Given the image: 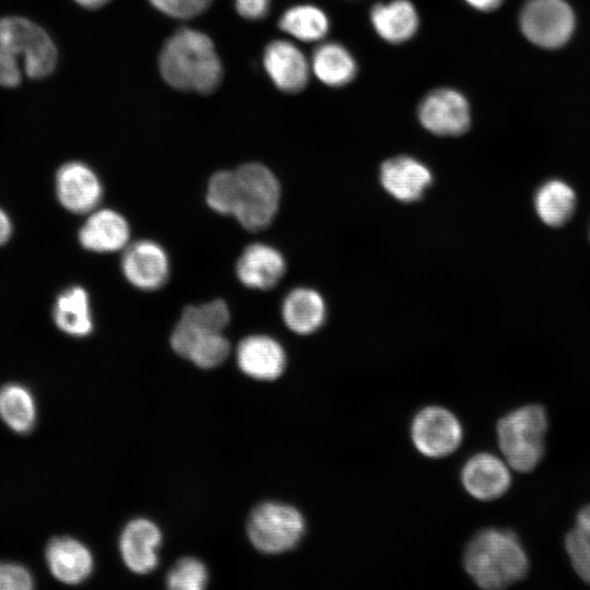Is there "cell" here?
I'll return each instance as SVG.
<instances>
[{
    "instance_id": "obj_15",
    "label": "cell",
    "mask_w": 590,
    "mask_h": 590,
    "mask_svg": "<svg viewBox=\"0 0 590 590\" xmlns=\"http://www.w3.org/2000/svg\"><path fill=\"white\" fill-rule=\"evenodd\" d=\"M161 541V531L152 521L143 518L130 521L119 541L123 563L137 574L152 571L158 563L157 550Z\"/></svg>"
},
{
    "instance_id": "obj_7",
    "label": "cell",
    "mask_w": 590,
    "mask_h": 590,
    "mask_svg": "<svg viewBox=\"0 0 590 590\" xmlns=\"http://www.w3.org/2000/svg\"><path fill=\"white\" fill-rule=\"evenodd\" d=\"M519 24L529 42L545 49H556L570 39L576 19L565 0H529L520 11Z\"/></svg>"
},
{
    "instance_id": "obj_3",
    "label": "cell",
    "mask_w": 590,
    "mask_h": 590,
    "mask_svg": "<svg viewBox=\"0 0 590 590\" xmlns=\"http://www.w3.org/2000/svg\"><path fill=\"white\" fill-rule=\"evenodd\" d=\"M56 62V46L40 26L20 16L0 20V85H17L21 67L30 78H44L52 72Z\"/></svg>"
},
{
    "instance_id": "obj_10",
    "label": "cell",
    "mask_w": 590,
    "mask_h": 590,
    "mask_svg": "<svg viewBox=\"0 0 590 590\" xmlns=\"http://www.w3.org/2000/svg\"><path fill=\"white\" fill-rule=\"evenodd\" d=\"M170 344L174 351L201 368H212L223 363L229 354V342L221 331H215L180 318Z\"/></svg>"
},
{
    "instance_id": "obj_19",
    "label": "cell",
    "mask_w": 590,
    "mask_h": 590,
    "mask_svg": "<svg viewBox=\"0 0 590 590\" xmlns=\"http://www.w3.org/2000/svg\"><path fill=\"white\" fill-rule=\"evenodd\" d=\"M285 262L282 255L264 244H252L240 255L236 273L243 284L252 288L268 290L283 276Z\"/></svg>"
},
{
    "instance_id": "obj_34",
    "label": "cell",
    "mask_w": 590,
    "mask_h": 590,
    "mask_svg": "<svg viewBox=\"0 0 590 590\" xmlns=\"http://www.w3.org/2000/svg\"><path fill=\"white\" fill-rule=\"evenodd\" d=\"M271 0H235L238 14L247 20L256 21L264 17Z\"/></svg>"
},
{
    "instance_id": "obj_37",
    "label": "cell",
    "mask_w": 590,
    "mask_h": 590,
    "mask_svg": "<svg viewBox=\"0 0 590 590\" xmlns=\"http://www.w3.org/2000/svg\"><path fill=\"white\" fill-rule=\"evenodd\" d=\"M80 5L87 9H97L106 4L109 0H74Z\"/></svg>"
},
{
    "instance_id": "obj_27",
    "label": "cell",
    "mask_w": 590,
    "mask_h": 590,
    "mask_svg": "<svg viewBox=\"0 0 590 590\" xmlns=\"http://www.w3.org/2000/svg\"><path fill=\"white\" fill-rule=\"evenodd\" d=\"M536 213L550 226L567 223L574 214L576 197L573 189L560 180L545 182L535 194Z\"/></svg>"
},
{
    "instance_id": "obj_18",
    "label": "cell",
    "mask_w": 590,
    "mask_h": 590,
    "mask_svg": "<svg viewBox=\"0 0 590 590\" xmlns=\"http://www.w3.org/2000/svg\"><path fill=\"white\" fill-rule=\"evenodd\" d=\"M46 560L50 573L61 582L76 585L84 581L93 570V557L80 541L55 538L46 547Z\"/></svg>"
},
{
    "instance_id": "obj_14",
    "label": "cell",
    "mask_w": 590,
    "mask_h": 590,
    "mask_svg": "<svg viewBox=\"0 0 590 590\" xmlns=\"http://www.w3.org/2000/svg\"><path fill=\"white\" fill-rule=\"evenodd\" d=\"M56 190L60 203L74 213L92 211L103 191L96 174L81 162L66 163L58 169Z\"/></svg>"
},
{
    "instance_id": "obj_29",
    "label": "cell",
    "mask_w": 590,
    "mask_h": 590,
    "mask_svg": "<svg viewBox=\"0 0 590 590\" xmlns=\"http://www.w3.org/2000/svg\"><path fill=\"white\" fill-rule=\"evenodd\" d=\"M206 582L208 570L204 564L193 557L178 560L166 578L167 587L174 590H201Z\"/></svg>"
},
{
    "instance_id": "obj_6",
    "label": "cell",
    "mask_w": 590,
    "mask_h": 590,
    "mask_svg": "<svg viewBox=\"0 0 590 590\" xmlns=\"http://www.w3.org/2000/svg\"><path fill=\"white\" fill-rule=\"evenodd\" d=\"M305 532V519L293 506L266 502L256 506L248 519L247 533L251 544L266 554L293 550Z\"/></svg>"
},
{
    "instance_id": "obj_5",
    "label": "cell",
    "mask_w": 590,
    "mask_h": 590,
    "mask_svg": "<svg viewBox=\"0 0 590 590\" xmlns=\"http://www.w3.org/2000/svg\"><path fill=\"white\" fill-rule=\"evenodd\" d=\"M234 172L232 213L248 231L264 229L273 220L280 201V185L260 163H247Z\"/></svg>"
},
{
    "instance_id": "obj_13",
    "label": "cell",
    "mask_w": 590,
    "mask_h": 590,
    "mask_svg": "<svg viewBox=\"0 0 590 590\" xmlns=\"http://www.w3.org/2000/svg\"><path fill=\"white\" fill-rule=\"evenodd\" d=\"M121 268L131 284L145 291L161 287L169 274L165 250L152 240L131 244L123 252Z\"/></svg>"
},
{
    "instance_id": "obj_23",
    "label": "cell",
    "mask_w": 590,
    "mask_h": 590,
    "mask_svg": "<svg viewBox=\"0 0 590 590\" xmlns=\"http://www.w3.org/2000/svg\"><path fill=\"white\" fill-rule=\"evenodd\" d=\"M282 314L286 326L292 331L298 334H310L323 323L326 307L318 292L299 287L285 297Z\"/></svg>"
},
{
    "instance_id": "obj_26",
    "label": "cell",
    "mask_w": 590,
    "mask_h": 590,
    "mask_svg": "<svg viewBox=\"0 0 590 590\" xmlns=\"http://www.w3.org/2000/svg\"><path fill=\"white\" fill-rule=\"evenodd\" d=\"M280 28L302 42L322 40L329 30L330 21L323 10L314 4H298L283 12L279 20Z\"/></svg>"
},
{
    "instance_id": "obj_17",
    "label": "cell",
    "mask_w": 590,
    "mask_h": 590,
    "mask_svg": "<svg viewBox=\"0 0 590 590\" xmlns=\"http://www.w3.org/2000/svg\"><path fill=\"white\" fill-rule=\"evenodd\" d=\"M236 357L241 371L257 380L279 378L286 365L283 347L268 335L243 339L237 346Z\"/></svg>"
},
{
    "instance_id": "obj_21",
    "label": "cell",
    "mask_w": 590,
    "mask_h": 590,
    "mask_svg": "<svg viewBox=\"0 0 590 590\" xmlns=\"http://www.w3.org/2000/svg\"><path fill=\"white\" fill-rule=\"evenodd\" d=\"M129 239L126 219L116 211L104 209L92 213L79 232V240L88 250H118Z\"/></svg>"
},
{
    "instance_id": "obj_12",
    "label": "cell",
    "mask_w": 590,
    "mask_h": 590,
    "mask_svg": "<svg viewBox=\"0 0 590 590\" xmlns=\"http://www.w3.org/2000/svg\"><path fill=\"white\" fill-rule=\"evenodd\" d=\"M507 462L498 457L480 452L472 456L461 470V483L472 497L494 500L502 497L511 485Z\"/></svg>"
},
{
    "instance_id": "obj_11",
    "label": "cell",
    "mask_w": 590,
    "mask_h": 590,
    "mask_svg": "<svg viewBox=\"0 0 590 590\" xmlns=\"http://www.w3.org/2000/svg\"><path fill=\"white\" fill-rule=\"evenodd\" d=\"M262 61L269 78L280 91L295 94L308 84L310 61L292 42H271L264 48Z\"/></svg>"
},
{
    "instance_id": "obj_36",
    "label": "cell",
    "mask_w": 590,
    "mask_h": 590,
    "mask_svg": "<svg viewBox=\"0 0 590 590\" xmlns=\"http://www.w3.org/2000/svg\"><path fill=\"white\" fill-rule=\"evenodd\" d=\"M11 232V222L8 215L0 209V245L9 239Z\"/></svg>"
},
{
    "instance_id": "obj_35",
    "label": "cell",
    "mask_w": 590,
    "mask_h": 590,
    "mask_svg": "<svg viewBox=\"0 0 590 590\" xmlns=\"http://www.w3.org/2000/svg\"><path fill=\"white\" fill-rule=\"evenodd\" d=\"M470 7L482 12H491L497 9L504 0H464Z\"/></svg>"
},
{
    "instance_id": "obj_4",
    "label": "cell",
    "mask_w": 590,
    "mask_h": 590,
    "mask_svg": "<svg viewBox=\"0 0 590 590\" xmlns=\"http://www.w3.org/2000/svg\"><path fill=\"white\" fill-rule=\"evenodd\" d=\"M547 414L541 404L522 405L499 418L497 440L507 464L521 473L533 471L544 457Z\"/></svg>"
},
{
    "instance_id": "obj_22",
    "label": "cell",
    "mask_w": 590,
    "mask_h": 590,
    "mask_svg": "<svg viewBox=\"0 0 590 590\" xmlns=\"http://www.w3.org/2000/svg\"><path fill=\"white\" fill-rule=\"evenodd\" d=\"M311 73L324 85L342 87L357 73V63L350 50L335 42L320 44L310 58Z\"/></svg>"
},
{
    "instance_id": "obj_28",
    "label": "cell",
    "mask_w": 590,
    "mask_h": 590,
    "mask_svg": "<svg viewBox=\"0 0 590 590\" xmlns=\"http://www.w3.org/2000/svg\"><path fill=\"white\" fill-rule=\"evenodd\" d=\"M565 548L577 575L590 586V504L582 507L565 538Z\"/></svg>"
},
{
    "instance_id": "obj_32",
    "label": "cell",
    "mask_w": 590,
    "mask_h": 590,
    "mask_svg": "<svg viewBox=\"0 0 590 590\" xmlns=\"http://www.w3.org/2000/svg\"><path fill=\"white\" fill-rule=\"evenodd\" d=\"M162 13L176 19H190L205 11L212 0H150Z\"/></svg>"
},
{
    "instance_id": "obj_25",
    "label": "cell",
    "mask_w": 590,
    "mask_h": 590,
    "mask_svg": "<svg viewBox=\"0 0 590 590\" xmlns=\"http://www.w3.org/2000/svg\"><path fill=\"white\" fill-rule=\"evenodd\" d=\"M37 410L32 392L20 384L0 388V417L17 434L30 433L36 423Z\"/></svg>"
},
{
    "instance_id": "obj_8",
    "label": "cell",
    "mask_w": 590,
    "mask_h": 590,
    "mask_svg": "<svg viewBox=\"0 0 590 590\" xmlns=\"http://www.w3.org/2000/svg\"><path fill=\"white\" fill-rule=\"evenodd\" d=\"M462 427L449 410L433 405L422 409L411 424V439L416 450L428 458H442L461 444Z\"/></svg>"
},
{
    "instance_id": "obj_24",
    "label": "cell",
    "mask_w": 590,
    "mask_h": 590,
    "mask_svg": "<svg viewBox=\"0 0 590 590\" xmlns=\"http://www.w3.org/2000/svg\"><path fill=\"white\" fill-rule=\"evenodd\" d=\"M54 320L63 332L73 337H85L93 330L88 295L81 286L62 292L55 304Z\"/></svg>"
},
{
    "instance_id": "obj_31",
    "label": "cell",
    "mask_w": 590,
    "mask_h": 590,
    "mask_svg": "<svg viewBox=\"0 0 590 590\" xmlns=\"http://www.w3.org/2000/svg\"><path fill=\"white\" fill-rule=\"evenodd\" d=\"M234 172L220 170L212 175L208 185L206 201L219 213H232Z\"/></svg>"
},
{
    "instance_id": "obj_16",
    "label": "cell",
    "mask_w": 590,
    "mask_h": 590,
    "mask_svg": "<svg viewBox=\"0 0 590 590\" xmlns=\"http://www.w3.org/2000/svg\"><path fill=\"white\" fill-rule=\"evenodd\" d=\"M432 179L429 169L410 156L391 157L380 167L381 185L392 197L402 202L421 199L432 184Z\"/></svg>"
},
{
    "instance_id": "obj_20",
    "label": "cell",
    "mask_w": 590,
    "mask_h": 590,
    "mask_svg": "<svg viewBox=\"0 0 590 590\" xmlns=\"http://www.w3.org/2000/svg\"><path fill=\"white\" fill-rule=\"evenodd\" d=\"M370 22L385 42L399 45L410 40L417 32L420 17L410 0L376 3L370 10Z\"/></svg>"
},
{
    "instance_id": "obj_9",
    "label": "cell",
    "mask_w": 590,
    "mask_h": 590,
    "mask_svg": "<svg viewBox=\"0 0 590 590\" xmlns=\"http://www.w3.org/2000/svg\"><path fill=\"white\" fill-rule=\"evenodd\" d=\"M417 117L427 131L439 137H458L471 125V110L465 96L451 87L427 93L417 107Z\"/></svg>"
},
{
    "instance_id": "obj_33",
    "label": "cell",
    "mask_w": 590,
    "mask_h": 590,
    "mask_svg": "<svg viewBox=\"0 0 590 590\" xmlns=\"http://www.w3.org/2000/svg\"><path fill=\"white\" fill-rule=\"evenodd\" d=\"M33 586V577L23 565L0 562V590H28Z\"/></svg>"
},
{
    "instance_id": "obj_30",
    "label": "cell",
    "mask_w": 590,
    "mask_h": 590,
    "mask_svg": "<svg viewBox=\"0 0 590 590\" xmlns=\"http://www.w3.org/2000/svg\"><path fill=\"white\" fill-rule=\"evenodd\" d=\"M181 317L197 324L222 332L229 321V311L224 300L215 299L198 306L186 307Z\"/></svg>"
},
{
    "instance_id": "obj_1",
    "label": "cell",
    "mask_w": 590,
    "mask_h": 590,
    "mask_svg": "<svg viewBox=\"0 0 590 590\" xmlns=\"http://www.w3.org/2000/svg\"><path fill=\"white\" fill-rule=\"evenodd\" d=\"M158 68L170 86L201 94L213 92L223 76L213 42L204 33L191 28L178 30L164 44Z\"/></svg>"
},
{
    "instance_id": "obj_2",
    "label": "cell",
    "mask_w": 590,
    "mask_h": 590,
    "mask_svg": "<svg viewBox=\"0 0 590 590\" xmlns=\"http://www.w3.org/2000/svg\"><path fill=\"white\" fill-rule=\"evenodd\" d=\"M463 566L480 588L499 590L523 580L528 576L530 562L514 531L486 528L468 543Z\"/></svg>"
}]
</instances>
